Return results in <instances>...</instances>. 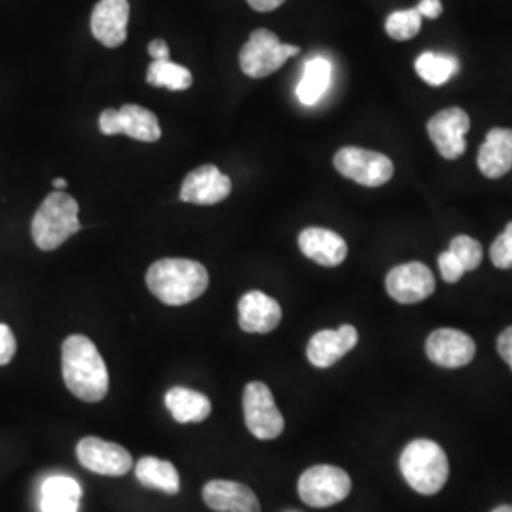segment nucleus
Segmentation results:
<instances>
[{
  "label": "nucleus",
  "instance_id": "c85d7f7f",
  "mask_svg": "<svg viewBox=\"0 0 512 512\" xmlns=\"http://www.w3.org/2000/svg\"><path fill=\"white\" fill-rule=\"evenodd\" d=\"M492 262L501 270H509L512 268V220L507 224V228L503 230L501 236H497L492 249H490Z\"/></svg>",
  "mask_w": 512,
  "mask_h": 512
},
{
  "label": "nucleus",
  "instance_id": "f704fd0d",
  "mask_svg": "<svg viewBox=\"0 0 512 512\" xmlns=\"http://www.w3.org/2000/svg\"><path fill=\"white\" fill-rule=\"evenodd\" d=\"M148 54L154 57V61H165L169 59V46L162 38H156L148 44Z\"/></svg>",
  "mask_w": 512,
  "mask_h": 512
},
{
  "label": "nucleus",
  "instance_id": "a878e982",
  "mask_svg": "<svg viewBox=\"0 0 512 512\" xmlns=\"http://www.w3.org/2000/svg\"><path fill=\"white\" fill-rule=\"evenodd\" d=\"M421 16L416 8L393 12L385 21L387 35L395 40H410L420 33Z\"/></svg>",
  "mask_w": 512,
  "mask_h": 512
},
{
  "label": "nucleus",
  "instance_id": "aec40b11",
  "mask_svg": "<svg viewBox=\"0 0 512 512\" xmlns=\"http://www.w3.org/2000/svg\"><path fill=\"white\" fill-rule=\"evenodd\" d=\"M478 169L488 179H501L512 169V129L495 128L478 150Z\"/></svg>",
  "mask_w": 512,
  "mask_h": 512
},
{
  "label": "nucleus",
  "instance_id": "39448f33",
  "mask_svg": "<svg viewBox=\"0 0 512 512\" xmlns=\"http://www.w3.org/2000/svg\"><path fill=\"white\" fill-rule=\"evenodd\" d=\"M300 54L298 46L283 44L268 29H256L247 44L241 48V71L251 78H266L279 71L287 59Z\"/></svg>",
  "mask_w": 512,
  "mask_h": 512
},
{
  "label": "nucleus",
  "instance_id": "6ab92c4d",
  "mask_svg": "<svg viewBox=\"0 0 512 512\" xmlns=\"http://www.w3.org/2000/svg\"><path fill=\"white\" fill-rule=\"evenodd\" d=\"M298 247L313 262L336 268L348 258V243L342 236L325 228H306L298 236Z\"/></svg>",
  "mask_w": 512,
  "mask_h": 512
},
{
  "label": "nucleus",
  "instance_id": "4c0bfd02",
  "mask_svg": "<svg viewBox=\"0 0 512 512\" xmlns=\"http://www.w3.org/2000/svg\"><path fill=\"white\" fill-rule=\"evenodd\" d=\"M492 512H512V505H501V507H497Z\"/></svg>",
  "mask_w": 512,
  "mask_h": 512
},
{
  "label": "nucleus",
  "instance_id": "f3484780",
  "mask_svg": "<svg viewBox=\"0 0 512 512\" xmlns=\"http://www.w3.org/2000/svg\"><path fill=\"white\" fill-rule=\"evenodd\" d=\"M205 505L215 512H262L255 492L234 480H211L203 488Z\"/></svg>",
  "mask_w": 512,
  "mask_h": 512
},
{
  "label": "nucleus",
  "instance_id": "412c9836",
  "mask_svg": "<svg viewBox=\"0 0 512 512\" xmlns=\"http://www.w3.org/2000/svg\"><path fill=\"white\" fill-rule=\"evenodd\" d=\"M165 406L179 423H200L211 416V401L194 389L173 387L165 395Z\"/></svg>",
  "mask_w": 512,
  "mask_h": 512
},
{
  "label": "nucleus",
  "instance_id": "f03ea898",
  "mask_svg": "<svg viewBox=\"0 0 512 512\" xmlns=\"http://www.w3.org/2000/svg\"><path fill=\"white\" fill-rule=\"evenodd\" d=\"M148 291L167 306H184L198 300L209 287L205 266L188 258H162L147 272Z\"/></svg>",
  "mask_w": 512,
  "mask_h": 512
},
{
  "label": "nucleus",
  "instance_id": "f8f14e48",
  "mask_svg": "<svg viewBox=\"0 0 512 512\" xmlns=\"http://www.w3.org/2000/svg\"><path fill=\"white\" fill-rule=\"evenodd\" d=\"M469 128H471L469 114L458 107L440 110L427 124V131L433 145L439 150L440 156L446 160H458L459 156H463L467 148L465 135Z\"/></svg>",
  "mask_w": 512,
  "mask_h": 512
},
{
  "label": "nucleus",
  "instance_id": "7c9ffc66",
  "mask_svg": "<svg viewBox=\"0 0 512 512\" xmlns=\"http://www.w3.org/2000/svg\"><path fill=\"white\" fill-rule=\"evenodd\" d=\"M80 501L69 497H55V495H42L40 509L42 512H78Z\"/></svg>",
  "mask_w": 512,
  "mask_h": 512
},
{
  "label": "nucleus",
  "instance_id": "b1692460",
  "mask_svg": "<svg viewBox=\"0 0 512 512\" xmlns=\"http://www.w3.org/2000/svg\"><path fill=\"white\" fill-rule=\"evenodd\" d=\"M459 71V61L454 55L425 52L416 59V73L429 86H442Z\"/></svg>",
  "mask_w": 512,
  "mask_h": 512
},
{
  "label": "nucleus",
  "instance_id": "c9c22d12",
  "mask_svg": "<svg viewBox=\"0 0 512 512\" xmlns=\"http://www.w3.org/2000/svg\"><path fill=\"white\" fill-rule=\"evenodd\" d=\"M247 2L256 12H272L275 8H279L285 0H247Z\"/></svg>",
  "mask_w": 512,
  "mask_h": 512
},
{
  "label": "nucleus",
  "instance_id": "4be33fe9",
  "mask_svg": "<svg viewBox=\"0 0 512 512\" xmlns=\"http://www.w3.org/2000/svg\"><path fill=\"white\" fill-rule=\"evenodd\" d=\"M332 80V65L325 57H313L304 65V73L296 88V97L302 105L313 107L327 93Z\"/></svg>",
  "mask_w": 512,
  "mask_h": 512
},
{
  "label": "nucleus",
  "instance_id": "a211bd4d",
  "mask_svg": "<svg viewBox=\"0 0 512 512\" xmlns=\"http://www.w3.org/2000/svg\"><path fill=\"white\" fill-rule=\"evenodd\" d=\"M239 327L251 334H268L281 323L283 311L279 302L268 294L251 291L239 300Z\"/></svg>",
  "mask_w": 512,
  "mask_h": 512
},
{
  "label": "nucleus",
  "instance_id": "9d476101",
  "mask_svg": "<svg viewBox=\"0 0 512 512\" xmlns=\"http://www.w3.org/2000/svg\"><path fill=\"white\" fill-rule=\"evenodd\" d=\"M76 458L92 473L103 476L128 475L133 467L131 454L124 446L99 437H86L76 446Z\"/></svg>",
  "mask_w": 512,
  "mask_h": 512
},
{
  "label": "nucleus",
  "instance_id": "72a5a7b5",
  "mask_svg": "<svg viewBox=\"0 0 512 512\" xmlns=\"http://www.w3.org/2000/svg\"><path fill=\"white\" fill-rule=\"evenodd\" d=\"M416 10H418L421 18H439L442 14V2L440 0H421Z\"/></svg>",
  "mask_w": 512,
  "mask_h": 512
},
{
  "label": "nucleus",
  "instance_id": "20e7f679",
  "mask_svg": "<svg viewBox=\"0 0 512 512\" xmlns=\"http://www.w3.org/2000/svg\"><path fill=\"white\" fill-rule=\"evenodd\" d=\"M78 202L73 196L57 190L52 192L38 207L33 219L31 234L38 249L55 251L67 239L74 236L82 224L78 220Z\"/></svg>",
  "mask_w": 512,
  "mask_h": 512
},
{
  "label": "nucleus",
  "instance_id": "6e6552de",
  "mask_svg": "<svg viewBox=\"0 0 512 512\" xmlns=\"http://www.w3.org/2000/svg\"><path fill=\"white\" fill-rule=\"evenodd\" d=\"M334 167L342 177L368 188L384 186L395 173L393 162L385 154L357 147L338 150L334 156Z\"/></svg>",
  "mask_w": 512,
  "mask_h": 512
},
{
  "label": "nucleus",
  "instance_id": "e433bc0d",
  "mask_svg": "<svg viewBox=\"0 0 512 512\" xmlns=\"http://www.w3.org/2000/svg\"><path fill=\"white\" fill-rule=\"evenodd\" d=\"M54 188L55 190H63V188H67V181H65V179H54Z\"/></svg>",
  "mask_w": 512,
  "mask_h": 512
},
{
  "label": "nucleus",
  "instance_id": "0eeeda50",
  "mask_svg": "<svg viewBox=\"0 0 512 512\" xmlns=\"http://www.w3.org/2000/svg\"><path fill=\"white\" fill-rule=\"evenodd\" d=\"M245 425L258 440H274L285 431V420L275 404L270 387L262 382H251L243 391Z\"/></svg>",
  "mask_w": 512,
  "mask_h": 512
},
{
  "label": "nucleus",
  "instance_id": "cd10ccee",
  "mask_svg": "<svg viewBox=\"0 0 512 512\" xmlns=\"http://www.w3.org/2000/svg\"><path fill=\"white\" fill-rule=\"evenodd\" d=\"M42 495H55V497H69L80 501L82 497V488L80 484L71 478V476L55 475L46 478L42 482Z\"/></svg>",
  "mask_w": 512,
  "mask_h": 512
},
{
  "label": "nucleus",
  "instance_id": "7ed1b4c3",
  "mask_svg": "<svg viewBox=\"0 0 512 512\" xmlns=\"http://www.w3.org/2000/svg\"><path fill=\"white\" fill-rule=\"evenodd\" d=\"M401 473L421 495L439 494L448 480V458L442 446L429 439L412 440L401 454Z\"/></svg>",
  "mask_w": 512,
  "mask_h": 512
},
{
  "label": "nucleus",
  "instance_id": "2f4dec72",
  "mask_svg": "<svg viewBox=\"0 0 512 512\" xmlns=\"http://www.w3.org/2000/svg\"><path fill=\"white\" fill-rule=\"evenodd\" d=\"M16 336L8 325H0V366L10 365L16 355Z\"/></svg>",
  "mask_w": 512,
  "mask_h": 512
},
{
  "label": "nucleus",
  "instance_id": "4468645a",
  "mask_svg": "<svg viewBox=\"0 0 512 512\" xmlns=\"http://www.w3.org/2000/svg\"><path fill=\"white\" fill-rule=\"evenodd\" d=\"M232 192V181L215 165H202L186 175L181 188V202L215 205Z\"/></svg>",
  "mask_w": 512,
  "mask_h": 512
},
{
  "label": "nucleus",
  "instance_id": "5701e85b",
  "mask_svg": "<svg viewBox=\"0 0 512 512\" xmlns=\"http://www.w3.org/2000/svg\"><path fill=\"white\" fill-rule=\"evenodd\" d=\"M137 480L152 490H160L164 494L175 495L181 490V478L173 463L165 459L143 458L135 465Z\"/></svg>",
  "mask_w": 512,
  "mask_h": 512
},
{
  "label": "nucleus",
  "instance_id": "c756f323",
  "mask_svg": "<svg viewBox=\"0 0 512 512\" xmlns=\"http://www.w3.org/2000/svg\"><path fill=\"white\" fill-rule=\"evenodd\" d=\"M440 275L446 283H458L459 279L465 274V268L461 266L456 255L452 251H444L439 256Z\"/></svg>",
  "mask_w": 512,
  "mask_h": 512
},
{
  "label": "nucleus",
  "instance_id": "f257e3e1",
  "mask_svg": "<svg viewBox=\"0 0 512 512\" xmlns=\"http://www.w3.org/2000/svg\"><path fill=\"white\" fill-rule=\"evenodd\" d=\"M63 382L76 399L84 403H99L109 393V370L92 340L73 334L61 349Z\"/></svg>",
  "mask_w": 512,
  "mask_h": 512
},
{
  "label": "nucleus",
  "instance_id": "2eb2a0df",
  "mask_svg": "<svg viewBox=\"0 0 512 512\" xmlns=\"http://www.w3.org/2000/svg\"><path fill=\"white\" fill-rule=\"evenodd\" d=\"M128 0H99L93 8L92 33L103 46L118 48L128 38Z\"/></svg>",
  "mask_w": 512,
  "mask_h": 512
},
{
  "label": "nucleus",
  "instance_id": "ddd939ff",
  "mask_svg": "<svg viewBox=\"0 0 512 512\" xmlns=\"http://www.w3.org/2000/svg\"><path fill=\"white\" fill-rule=\"evenodd\" d=\"M425 353L442 368H461L475 359V340L458 329H439L429 334L425 342Z\"/></svg>",
  "mask_w": 512,
  "mask_h": 512
},
{
  "label": "nucleus",
  "instance_id": "473e14b6",
  "mask_svg": "<svg viewBox=\"0 0 512 512\" xmlns=\"http://www.w3.org/2000/svg\"><path fill=\"white\" fill-rule=\"evenodd\" d=\"M497 351L503 357V361L511 366L512 370V327L503 330L501 336L497 338Z\"/></svg>",
  "mask_w": 512,
  "mask_h": 512
},
{
  "label": "nucleus",
  "instance_id": "dca6fc26",
  "mask_svg": "<svg viewBox=\"0 0 512 512\" xmlns=\"http://www.w3.org/2000/svg\"><path fill=\"white\" fill-rule=\"evenodd\" d=\"M359 334L351 325L336 330H319L308 344V361L317 368H330L357 346Z\"/></svg>",
  "mask_w": 512,
  "mask_h": 512
},
{
  "label": "nucleus",
  "instance_id": "423d86ee",
  "mask_svg": "<svg viewBox=\"0 0 512 512\" xmlns=\"http://www.w3.org/2000/svg\"><path fill=\"white\" fill-rule=\"evenodd\" d=\"M351 492L348 473L334 465H313L298 480L300 499L313 509L332 507L344 501Z\"/></svg>",
  "mask_w": 512,
  "mask_h": 512
},
{
  "label": "nucleus",
  "instance_id": "393cba45",
  "mask_svg": "<svg viewBox=\"0 0 512 512\" xmlns=\"http://www.w3.org/2000/svg\"><path fill=\"white\" fill-rule=\"evenodd\" d=\"M147 82L156 88H167L171 92H184L192 86V73L169 59L152 61L148 67Z\"/></svg>",
  "mask_w": 512,
  "mask_h": 512
},
{
  "label": "nucleus",
  "instance_id": "1a4fd4ad",
  "mask_svg": "<svg viewBox=\"0 0 512 512\" xmlns=\"http://www.w3.org/2000/svg\"><path fill=\"white\" fill-rule=\"evenodd\" d=\"M99 129L103 135H128L143 143H156L162 137V128L156 114L139 105H124L120 110H103L99 116Z\"/></svg>",
  "mask_w": 512,
  "mask_h": 512
},
{
  "label": "nucleus",
  "instance_id": "bb28decb",
  "mask_svg": "<svg viewBox=\"0 0 512 512\" xmlns=\"http://www.w3.org/2000/svg\"><path fill=\"white\" fill-rule=\"evenodd\" d=\"M450 251L456 255L465 272H473L482 264V245L469 236H456L452 239Z\"/></svg>",
  "mask_w": 512,
  "mask_h": 512
},
{
  "label": "nucleus",
  "instance_id": "9b49d317",
  "mask_svg": "<svg viewBox=\"0 0 512 512\" xmlns=\"http://www.w3.org/2000/svg\"><path fill=\"white\" fill-rule=\"evenodd\" d=\"M385 289L399 304H418L435 293V275L421 262H408L387 274Z\"/></svg>",
  "mask_w": 512,
  "mask_h": 512
}]
</instances>
